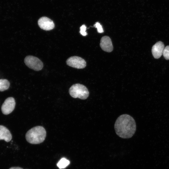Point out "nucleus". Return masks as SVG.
<instances>
[{"label": "nucleus", "instance_id": "obj_1", "mask_svg": "<svg viewBox=\"0 0 169 169\" xmlns=\"http://www.w3.org/2000/svg\"><path fill=\"white\" fill-rule=\"evenodd\" d=\"M114 128L116 133L120 137L129 138L133 136L136 132V123L132 116L126 114H123L116 119Z\"/></svg>", "mask_w": 169, "mask_h": 169}, {"label": "nucleus", "instance_id": "obj_2", "mask_svg": "<svg viewBox=\"0 0 169 169\" xmlns=\"http://www.w3.org/2000/svg\"><path fill=\"white\" fill-rule=\"evenodd\" d=\"M46 135L45 129L42 126H37L29 130L25 135L27 141L31 144H37L43 142Z\"/></svg>", "mask_w": 169, "mask_h": 169}, {"label": "nucleus", "instance_id": "obj_3", "mask_svg": "<svg viewBox=\"0 0 169 169\" xmlns=\"http://www.w3.org/2000/svg\"><path fill=\"white\" fill-rule=\"evenodd\" d=\"M69 92L72 97L82 100L86 99L89 95V91L86 87L80 84H75L71 86Z\"/></svg>", "mask_w": 169, "mask_h": 169}, {"label": "nucleus", "instance_id": "obj_4", "mask_svg": "<svg viewBox=\"0 0 169 169\" xmlns=\"http://www.w3.org/2000/svg\"><path fill=\"white\" fill-rule=\"evenodd\" d=\"M26 65L35 71L41 70L43 67V62L38 58L31 55L27 56L24 59Z\"/></svg>", "mask_w": 169, "mask_h": 169}, {"label": "nucleus", "instance_id": "obj_5", "mask_svg": "<svg viewBox=\"0 0 169 169\" xmlns=\"http://www.w3.org/2000/svg\"><path fill=\"white\" fill-rule=\"evenodd\" d=\"M66 62L68 65L78 69H83L86 66L85 60L82 58L77 56L69 57L67 59Z\"/></svg>", "mask_w": 169, "mask_h": 169}, {"label": "nucleus", "instance_id": "obj_6", "mask_svg": "<svg viewBox=\"0 0 169 169\" xmlns=\"http://www.w3.org/2000/svg\"><path fill=\"white\" fill-rule=\"evenodd\" d=\"M15 106V102L14 98L8 97L5 100L2 105V112L4 115H8L13 111Z\"/></svg>", "mask_w": 169, "mask_h": 169}, {"label": "nucleus", "instance_id": "obj_7", "mask_svg": "<svg viewBox=\"0 0 169 169\" xmlns=\"http://www.w3.org/2000/svg\"><path fill=\"white\" fill-rule=\"evenodd\" d=\"M38 24L41 28L46 31L53 29L55 26L53 21L46 17L40 18L38 21Z\"/></svg>", "mask_w": 169, "mask_h": 169}, {"label": "nucleus", "instance_id": "obj_8", "mask_svg": "<svg viewBox=\"0 0 169 169\" xmlns=\"http://www.w3.org/2000/svg\"><path fill=\"white\" fill-rule=\"evenodd\" d=\"M100 47L104 51L110 52L113 50V46L110 38L108 36L103 37L100 40Z\"/></svg>", "mask_w": 169, "mask_h": 169}, {"label": "nucleus", "instance_id": "obj_9", "mask_svg": "<svg viewBox=\"0 0 169 169\" xmlns=\"http://www.w3.org/2000/svg\"><path fill=\"white\" fill-rule=\"evenodd\" d=\"M164 48L163 42L160 41L156 42L152 48L151 51L153 57L156 59L160 58L162 54Z\"/></svg>", "mask_w": 169, "mask_h": 169}, {"label": "nucleus", "instance_id": "obj_10", "mask_svg": "<svg viewBox=\"0 0 169 169\" xmlns=\"http://www.w3.org/2000/svg\"><path fill=\"white\" fill-rule=\"evenodd\" d=\"M12 138V135L9 131L5 126L0 125V140H4L8 142Z\"/></svg>", "mask_w": 169, "mask_h": 169}, {"label": "nucleus", "instance_id": "obj_11", "mask_svg": "<svg viewBox=\"0 0 169 169\" xmlns=\"http://www.w3.org/2000/svg\"><path fill=\"white\" fill-rule=\"evenodd\" d=\"M70 163L69 161L65 158H62L57 163V166L60 169L66 167Z\"/></svg>", "mask_w": 169, "mask_h": 169}, {"label": "nucleus", "instance_id": "obj_12", "mask_svg": "<svg viewBox=\"0 0 169 169\" xmlns=\"http://www.w3.org/2000/svg\"><path fill=\"white\" fill-rule=\"evenodd\" d=\"M10 86L9 81L6 79H0V91H3L7 90Z\"/></svg>", "mask_w": 169, "mask_h": 169}, {"label": "nucleus", "instance_id": "obj_13", "mask_svg": "<svg viewBox=\"0 0 169 169\" xmlns=\"http://www.w3.org/2000/svg\"><path fill=\"white\" fill-rule=\"evenodd\" d=\"M162 54L165 59L169 60V45L164 48Z\"/></svg>", "mask_w": 169, "mask_h": 169}, {"label": "nucleus", "instance_id": "obj_14", "mask_svg": "<svg viewBox=\"0 0 169 169\" xmlns=\"http://www.w3.org/2000/svg\"><path fill=\"white\" fill-rule=\"evenodd\" d=\"M80 29L79 33L82 36H86L87 35V33L86 32V27L85 25H82L80 28Z\"/></svg>", "mask_w": 169, "mask_h": 169}, {"label": "nucleus", "instance_id": "obj_15", "mask_svg": "<svg viewBox=\"0 0 169 169\" xmlns=\"http://www.w3.org/2000/svg\"><path fill=\"white\" fill-rule=\"evenodd\" d=\"M94 26L97 28V31L99 33H101L104 32L102 27L99 22H96Z\"/></svg>", "mask_w": 169, "mask_h": 169}, {"label": "nucleus", "instance_id": "obj_16", "mask_svg": "<svg viewBox=\"0 0 169 169\" xmlns=\"http://www.w3.org/2000/svg\"><path fill=\"white\" fill-rule=\"evenodd\" d=\"M9 169H23L22 168L19 167H12Z\"/></svg>", "mask_w": 169, "mask_h": 169}]
</instances>
